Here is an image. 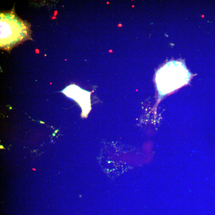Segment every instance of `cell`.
Here are the masks:
<instances>
[{"label":"cell","mask_w":215,"mask_h":215,"mask_svg":"<svg viewBox=\"0 0 215 215\" xmlns=\"http://www.w3.org/2000/svg\"><path fill=\"white\" fill-rule=\"evenodd\" d=\"M190 77V73L184 63L177 61L169 62L156 74L157 89L161 94H166L187 84Z\"/></svg>","instance_id":"obj_2"},{"label":"cell","mask_w":215,"mask_h":215,"mask_svg":"<svg viewBox=\"0 0 215 215\" xmlns=\"http://www.w3.org/2000/svg\"><path fill=\"white\" fill-rule=\"evenodd\" d=\"M63 92L68 97L77 102L82 108L83 115L85 116H87L91 110V92L84 91L74 85L68 86L63 90Z\"/></svg>","instance_id":"obj_3"},{"label":"cell","mask_w":215,"mask_h":215,"mask_svg":"<svg viewBox=\"0 0 215 215\" xmlns=\"http://www.w3.org/2000/svg\"><path fill=\"white\" fill-rule=\"evenodd\" d=\"M31 38L29 24L20 19L14 11L0 15V46L7 51Z\"/></svg>","instance_id":"obj_1"},{"label":"cell","mask_w":215,"mask_h":215,"mask_svg":"<svg viewBox=\"0 0 215 215\" xmlns=\"http://www.w3.org/2000/svg\"><path fill=\"white\" fill-rule=\"evenodd\" d=\"M33 170H36L35 169H33Z\"/></svg>","instance_id":"obj_4"}]
</instances>
